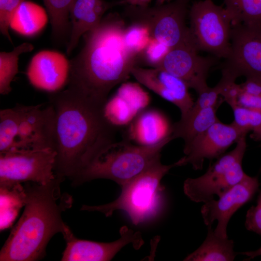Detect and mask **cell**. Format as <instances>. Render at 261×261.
<instances>
[{"instance_id": "obj_16", "label": "cell", "mask_w": 261, "mask_h": 261, "mask_svg": "<svg viewBox=\"0 0 261 261\" xmlns=\"http://www.w3.org/2000/svg\"><path fill=\"white\" fill-rule=\"evenodd\" d=\"M131 75L140 83L176 106L181 112V117L187 115L193 107L195 102L187 84L165 70L136 66L131 71Z\"/></svg>"}, {"instance_id": "obj_5", "label": "cell", "mask_w": 261, "mask_h": 261, "mask_svg": "<svg viewBox=\"0 0 261 261\" xmlns=\"http://www.w3.org/2000/svg\"><path fill=\"white\" fill-rule=\"evenodd\" d=\"M176 166H178L176 162L164 165L160 160L123 186L120 195L115 201L103 205H83L81 210L98 211L106 217L111 216L116 210H123L135 225L153 218L162 205L164 188L161 179Z\"/></svg>"}, {"instance_id": "obj_35", "label": "cell", "mask_w": 261, "mask_h": 261, "mask_svg": "<svg viewBox=\"0 0 261 261\" xmlns=\"http://www.w3.org/2000/svg\"><path fill=\"white\" fill-rule=\"evenodd\" d=\"M251 137L255 140L261 141V128L258 130L252 132Z\"/></svg>"}, {"instance_id": "obj_31", "label": "cell", "mask_w": 261, "mask_h": 261, "mask_svg": "<svg viewBox=\"0 0 261 261\" xmlns=\"http://www.w3.org/2000/svg\"><path fill=\"white\" fill-rule=\"evenodd\" d=\"M26 0H0V30L12 43L9 32L10 24L17 9Z\"/></svg>"}, {"instance_id": "obj_17", "label": "cell", "mask_w": 261, "mask_h": 261, "mask_svg": "<svg viewBox=\"0 0 261 261\" xmlns=\"http://www.w3.org/2000/svg\"><path fill=\"white\" fill-rule=\"evenodd\" d=\"M70 72V62L64 55L57 51L43 50L32 58L26 74L34 87L54 93L68 84Z\"/></svg>"}, {"instance_id": "obj_4", "label": "cell", "mask_w": 261, "mask_h": 261, "mask_svg": "<svg viewBox=\"0 0 261 261\" xmlns=\"http://www.w3.org/2000/svg\"><path fill=\"white\" fill-rule=\"evenodd\" d=\"M55 111L51 104H17L0 111V153L54 149Z\"/></svg>"}, {"instance_id": "obj_1", "label": "cell", "mask_w": 261, "mask_h": 261, "mask_svg": "<svg viewBox=\"0 0 261 261\" xmlns=\"http://www.w3.org/2000/svg\"><path fill=\"white\" fill-rule=\"evenodd\" d=\"M54 150L58 176L76 178L96 157L116 142L117 128L105 116L102 103L68 88L53 93Z\"/></svg>"}, {"instance_id": "obj_11", "label": "cell", "mask_w": 261, "mask_h": 261, "mask_svg": "<svg viewBox=\"0 0 261 261\" xmlns=\"http://www.w3.org/2000/svg\"><path fill=\"white\" fill-rule=\"evenodd\" d=\"M230 43L222 73L235 80L244 76L261 80V24L232 26Z\"/></svg>"}, {"instance_id": "obj_32", "label": "cell", "mask_w": 261, "mask_h": 261, "mask_svg": "<svg viewBox=\"0 0 261 261\" xmlns=\"http://www.w3.org/2000/svg\"><path fill=\"white\" fill-rule=\"evenodd\" d=\"M224 85V82L220 79L214 87H208L198 93V97L194 102L192 109H200L220 105L223 100H219L218 96Z\"/></svg>"}, {"instance_id": "obj_18", "label": "cell", "mask_w": 261, "mask_h": 261, "mask_svg": "<svg viewBox=\"0 0 261 261\" xmlns=\"http://www.w3.org/2000/svg\"><path fill=\"white\" fill-rule=\"evenodd\" d=\"M150 98L138 84L123 83L116 93L107 100L104 106L105 116L114 126L128 125L145 109Z\"/></svg>"}, {"instance_id": "obj_23", "label": "cell", "mask_w": 261, "mask_h": 261, "mask_svg": "<svg viewBox=\"0 0 261 261\" xmlns=\"http://www.w3.org/2000/svg\"><path fill=\"white\" fill-rule=\"evenodd\" d=\"M47 21L46 12L42 6L26 0L17 9L10 28L20 34L32 36L40 32Z\"/></svg>"}, {"instance_id": "obj_14", "label": "cell", "mask_w": 261, "mask_h": 261, "mask_svg": "<svg viewBox=\"0 0 261 261\" xmlns=\"http://www.w3.org/2000/svg\"><path fill=\"white\" fill-rule=\"evenodd\" d=\"M61 233L66 242L61 260L63 261H110L126 245L131 243L138 249L144 243L140 232H134L127 226L120 229L118 240L110 243L78 239L66 224Z\"/></svg>"}, {"instance_id": "obj_10", "label": "cell", "mask_w": 261, "mask_h": 261, "mask_svg": "<svg viewBox=\"0 0 261 261\" xmlns=\"http://www.w3.org/2000/svg\"><path fill=\"white\" fill-rule=\"evenodd\" d=\"M57 154L52 148L13 150L0 153V186L23 182L46 185L56 178Z\"/></svg>"}, {"instance_id": "obj_13", "label": "cell", "mask_w": 261, "mask_h": 261, "mask_svg": "<svg viewBox=\"0 0 261 261\" xmlns=\"http://www.w3.org/2000/svg\"><path fill=\"white\" fill-rule=\"evenodd\" d=\"M259 186L257 177L247 175L222 193L218 200L214 199L204 203L201 212L205 225L212 226L217 220L215 233L220 237H228L227 228L230 218L238 209L252 199Z\"/></svg>"}, {"instance_id": "obj_6", "label": "cell", "mask_w": 261, "mask_h": 261, "mask_svg": "<svg viewBox=\"0 0 261 261\" xmlns=\"http://www.w3.org/2000/svg\"><path fill=\"white\" fill-rule=\"evenodd\" d=\"M171 140L151 146L134 144L125 139L115 142L100 153L76 180H112L121 187L160 160L163 147Z\"/></svg>"}, {"instance_id": "obj_25", "label": "cell", "mask_w": 261, "mask_h": 261, "mask_svg": "<svg viewBox=\"0 0 261 261\" xmlns=\"http://www.w3.org/2000/svg\"><path fill=\"white\" fill-rule=\"evenodd\" d=\"M73 0H43L50 19L52 37L63 43L70 37V11Z\"/></svg>"}, {"instance_id": "obj_30", "label": "cell", "mask_w": 261, "mask_h": 261, "mask_svg": "<svg viewBox=\"0 0 261 261\" xmlns=\"http://www.w3.org/2000/svg\"><path fill=\"white\" fill-rule=\"evenodd\" d=\"M170 50V48L166 45L151 38L146 47L139 56L142 57L145 65L151 68H157Z\"/></svg>"}, {"instance_id": "obj_21", "label": "cell", "mask_w": 261, "mask_h": 261, "mask_svg": "<svg viewBox=\"0 0 261 261\" xmlns=\"http://www.w3.org/2000/svg\"><path fill=\"white\" fill-rule=\"evenodd\" d=\"M219 105L200 109H191L187 115L173 124V139H182L184 141V149L188 148L219 120L216 113Z\"/></svg>"}, {"instance_id": "obj_33", "label": "cell", "mask_w": 261, "mask_h": 261, "mask_svg": "<svg viewBox=\"0 0 261 261\" xmlns=\"http://www.w3.org/2000/svg\"><path fill=\"white\" fill-rule=\"evenodd\" d=\"M237 254H240L247 256V258L246 259V261L250 260L257 256L261 255V246L258 249L254 251L242 252L237 253Z\"/></svg>"}, {"instance_id": "obj_8", "label": "cell", "mask_w": 261, "mask_h": 261, "mask_svg": "<svg viewBox=\"0 0 261 261\" xmlns=\"http://www.w3.org/2000/svg\"><path fill=\"white\" fill-rule=\"evenodd\" d=\"M188 15L189 32L197 49L226 58L230 50L232 24L225 8L211 0H199L190 7Z\"/></svg>"}, {"instance_id": "obj_9", "label": "cell", "mask_w": 261, "mask_h": 261, "mask_svg": "<svg viewBox=\"0 0 261 261\" xmlns=\"http://www.w3.org/2000/svg\"><path fill=\"white\" fill-rule=\"evenodd\" d=\"M190 0H174L165 4L153 7L129 4L125 14L133 23L147 26L151 37L168 46L170 49L189 37L186 19Z\"/></svg>"}, {"instance_id": "obj_27", "label": "cell", "mask_w": 261, "mask_h": 261, "mask_svg": "<svg viewBox=\"0 0 261 261\" xmlns=\"http://www.w3.org/2000/svg\"><path fill=\"white\" fill-rule=\"evenodd\" d=\"M232 26L261 24V0H224Z\"/></svg>"}, {"instance_id": "obj_28", "label": "cell", "mask_w": 261, "mask_h": 261, "mask_svg": "<svg viewBox=\"0 0 261 261\" xmlns=\"http://www.w3.org/2000/svg\"><path fill=\"white\" fill-rule=\"evenodd\" d=\"M234 116L232 122L241 131L247 134L261 128V111L238 105L231 106Z\"/></svg>"}, {"instance_id": "obj_22", "label": "cell", "mask_w": 261, "mask_h": 261, "mask_svg": "<svg viewBox=\"0 0 261 261\" xmlns=\"http://www.w3.org/2000/svg\"><path fill=\"white\" fill-rule=\"evenodd\" d=\"M207 234L203 242L194 252L187 256V261H232L237 254L233 250L234 243L228 237L217 236L212 226H208Z\"/></svg>"}, {"instance_id": "obj_19", "label": "cell", "mask_w": 261, "mask_h": 261, "mask_svg": "<svg viewBox=\"0 0 261 261\" xmlns=\"http://www.w3.org/2000/svg\"><path fill=\"white\" fill-rule=\"evenodd\" d=\"M172 124L162 112L145 108L128 125L125 139L139 145L151 146L172 140Z\"/></svg>"}, {"instance_id": "obj_20", "label": "cell", "mask_w": 261, "mask_h": 261, "mask_svg": "<svg viewBox=\"0 0 261 261\" xmlns=\"http://www.w3.org/2000/svg\"><path fill=\"white\" fill-rule=\"evenodd\" d=\"M127 3L126 0L108 2L104 0H73L70 11L72 24L66 52L70 54L80 37L96 28L104 13L116 5Z\"/></svg>"}, {"instance_id": "obj_3", "label": "cell", "mask_w": 261, "mask_h": 261, "mask_svg": "<svg viewBox=\"0 0 261 261\" xmlns=\"http://www.w3.org/2000/svg\"><path fill=\"white\" fill-rule=\"evenodd\" d=\"M58 177L46 185L28 187L25 207L0 252L1 261H33L45 255L46 246L65 223L62 212L70 208L72 198L61 194Z\"/></svg>"}, {"instance_id": "obj_29", "label": "cell", "mask_w": 261, "mask_h": 261, "mask_svg": "<svg viewBox=\"0 0 261 261\" xmlns=\"http://www.w3.org/2000/svg\"><path fill=\"white\" fill-rule=\"evenodd\" d=\"M151 38L149 29L141 23H133L124 30V40L126 46L137 56L145 49Z\"/></svg>"}, {"instance_id": "obj_26", "label": "cell", "mask_w": 261, "mask_h": 261, "mask_svg": "<svg viewBox=\"0 0 261 261\" xmlns=\"http://www.w3.org/2000/svg\"><path fill=\"white\" fill-rule=\"evenodd\" d=\"M34 49L29 43H23L10 52L0 53V93L7 95L12 90L11 84L18 71L19 56Z\"/></svg>"}, {"instance_id": "obj_15", "label": "cell", "mask_w": 261, "mask_h": 261, "mask_svg": "<svg viewBox=\"0 0 261 261\" xmlns=\"http://www.w3.org/2000/svg\"><path fill=\"white\" fill-rule=\"evenodd\" d=\"M246 135L232 123L226 124L218 120L184 149L185 156L177 161L178 166L190 164L194 170H201L205 159H217L232 144Z\"/></svg>"}, {"instance_id": "obj_34", "label": "cell", "mask_w": 261, "mask_h": 261, "mask_svg": "<svg viewBox=\"0 0 261 261\" xmlns=\"http://www.w3.org/2000/svg\"><path fill=\"white\" fill-rule=\"evenodd\" d=\"M151 0H126L127 3L130 5L145 6H148V4Z\"/></svg>"}, {"instance_id": "obj_7", "label": "cell", "mask_w": 261, "mask_h": 261, "mask_svg": "<svg viewBox=\"0 0 261 261\" xmlns=\"http://www.w3.org/2000/svg\"><path fill=\"white\" fill-rule=\"evenodd\" d=\"M246 137H241L232 150L210 163L203 175L184 181V193L191 201L205 203L213 200L215 195L218 197L247 175L242 168L246 148Z\"/></svg>"}, {"instance_id": "obj_24", "label": "cell", "mask_w": 261, "mask_h": 261, "mask_svg": "<svg viewBox=\"0 0 261 261\" xmlns=\"http://www.w3.org/2000/svg\"><path fill=\"white\" fill-rule=\"evenodd\" d=\"M26 188L21 184L0 186V230L8 228L25 205Z\"/></svg>"}, {"instance_id": "obj_12", "label": "cell", "mask_w": 261, "mask_h": 261, "mask_svg": "<svg viewBox=\"0 0 261 261\" xmlns=\"http://www.w3.org/2000/svg\"><path fill=\"white\" fill-rule=\"evenodd\" d=\"M199 52L190 36L186 41L171 48L157 68L182 79L189 88L199 93L208 87V73L218 58L201 56Z\"/></svg>"}, {"instance_id": "obj_2", "label": "cell", "mask_w": 261, "mask_h": 261, "mask_svg": "<svg viewBox=\"0 0 261 261\" xmlns=\"http://www.w3.org/2000/svg\"><path fill=\"white\" fill-rule=\"evenodd\" d=\"M125 29L122 18L110 13L83 35L82 48L70 61L67 88L97 102H106L111 90L124 83L137 66L138 56L125 45Z\"/></svg>"}]
</instances>
